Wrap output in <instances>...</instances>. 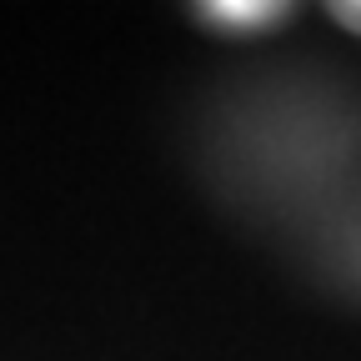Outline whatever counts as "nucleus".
I'll list each match as a JSON object with an SVG mask.
<instances>
[{
	"label": "nucleus",
	"instance_id": "f257e3e1",
	"mask_svg": "<svg viewBox=\"0 0 361 361\" xmlns=\"http://www.w3.org/2000/svg\"><path fill=\"white\" fill-rule=\"evenodd\" d=\"M196 16L221 30H271L291 20L296 6H286V0H206V6H196Z\"/></svg>",
	"mask_w": 361,
	"mask_h": 361
},
{
	"label": "nucleus",
	"instance_id": "f03ea898",
	"mask_svg": "<svg viewBox=\"0 0 361 361\" xmlns=\"http://www.w3.org/2000/svg\"><path fill=\"white\" fill-rule=\"evenodd\" d=\"M326 16H331L336 25H346V30L361 35V0H336V6H326Z\"/></svg>",
	"mask_w": 361,
	"mask_h": 361
}]
</instances>
